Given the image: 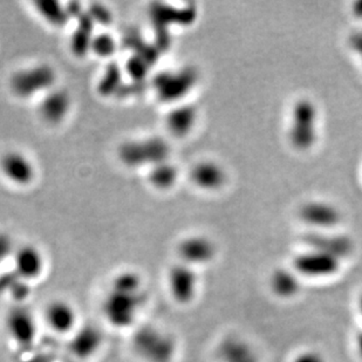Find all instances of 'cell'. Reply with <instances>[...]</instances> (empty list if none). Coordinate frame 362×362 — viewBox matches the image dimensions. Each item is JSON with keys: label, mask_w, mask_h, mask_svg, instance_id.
<instances>
[{"label": "cell", "mask_w": 362, "mask_h": 362, "mask_svg": "<svg viewBox=\"0 0 362 362\" xmlns=\"http://www.w3.org/2000/svg\"><path fill=\"white\" fill-rule=\"evenodd\" d=\"M90 49H93L97 56H108L115 52L116 44L113 37L108 34H100L93 38Z\"/></svg>", "instance_id": "ffe728a7"}, {"label": "cell", "mask_w": 362, "mask_h": 362, "mask_svg": "<svg viewBox=\"0 0 362 362\" xmlns=\"http://www.w3.org/2000/svg\"><path fill=\"white\" fill-rule=\"evenodd\" d=\"M192 179L202 187H213L220 181V170L210 163H203L194 169Z\"/></svg>", "instance_id": "ac0fdd59"}, {"label": "cell", "mask_w": 362, "mask_h": 362, "mask_svg": "<svg viewBox=\"0 0 362 362\" xmlns=\"http://www.w3.org/2000/svg\"><path fill=\"white\" fill-rule=\"evenodd\" d=\"M358 348L359 352H360V354H361L362 356V333L358 336Z\"/></svg>", "instance_id": "603a6c76"}, {"label": "cell", "mask_w": 362, "mask_h": 362, "mask_svg": "<svg viewBox=\"0 0 362 362\" xmlns=\"http://www.w3.org/2000/svg\"><path fill=\"white\" fill-rule=\"evenodd\" d=\"M273 292L281 298H291L299 291L298 280L291 273L278 272L272 278Z\"/></svg>", "instance_id": "e0dca14e"}, {"label": "cell", "mask_w": 362, "mask_h": 362, "mask_svg": "<svg viewBox=\"0 0 362 362\" xmlns=\"http://www.w3.org/2000/svg\"><path fill=\"white\" fill-rule=\"evenodd\" d=\"M293 362H325V360L318 353L306 352V353H302V354L298 355Z\"/></svg>", "instance_id": "7402d4cb"}, {"label": "cell", "mask_w": 362, "mask_h": 362, "mask_svg": "<svg viewBox=\"0 0 362 362\" xmlns=\"http://www.w3.org/2000/svg\"><path fill=\"white\" fill-rule=\"evenodd\" d=\"M194 109L189 106H182V107H176L169 113L165 119V124L169 131L177 136L187 134L190 131L195 121Z\"/></svg>", "instance_id": "5bb4252c"}, {"label": "cell", "mask_w": 362, "mask_h": 362, "mask_svg": "<svg viewBox=\"0 0 362 362\" xmlns=\"http://www.w3.org/2000/svg\"><path fill=\"white\" fill-rule=\"evenodd\" d=\"M45 269V258L42 251L33 245L19 247L15 254V273L19 278L31 281L42 276Z\"/></svg>", "instance_id": "ba28073f"}, {"label": "cell", "mask_w": 362, "mask_h": 362, "mask_svg": "<svg viewBox=\"0 0 362 362\" xmlns=\"http://www.w3.org/2000/svg\"><path fill=\"white\" fill-rule=\"evenodd\" d=\"M13 252V243L10 236L0 233V264Z\"/></svg>", "instance_id": "44dd1931"}, {"label": "cell", "mask_w": 362, "mask_h": 362, "mask_svg": "<svg viewBox=\"0 0 362 362\" xmlns=\"http://www.w3.org/2000/svg\"><path fill=\"white\" fill-rule=\"evenodd\" d=\"M336 263L324 254L306 256L300 258L298 261V269L305 274L310 276H326L336 270Z\"/></svg>", "instance_id": "9a60e30c"}, {"label": "cell", "mask_w": 362, "mask_h": 362, "mask_svg": "<svg viewBox=\"0 0 362 362\" xmlns=\"http://www.w3.org/2000/svg\"><path fill=\"white\" fill-rule=\"evenodd\" d=\"M177 179V169L168 163V161L154 165L150 169L149 181L157 189H168Z\"/></svg>", "instance_id": "2e32d148"}, {"label": "cell", "mask_w": 362, "mask_h": 362, "mask_svg": "<svg viewBox=\"0 0 362 362\" xmlns=\"http://www.w3.org/2000/svg\"><path fill=\"white\" fill-rule=\"evenodd\" d=\"M360 311H361V313H362V297H361V299H360Z\"/></svg>", "instance_id": "cb8c5ba5"}, {"label": "cell", "mask_w": 362, "mask_h": 362, "mask_svg": "<svg viewBox=\"0 0 362 362\" xmlns=\"http://www.w3.org/2000/svg\"><path fill=\"white\" fill-rule=\"evenodd\" d=\"M197 276L190 266L176 265L169 272L168 286L170 295L179 304H189L196 297Z\"/></svg>", "instance_id": "8992f818"}, {"label": "cell", "mask_w": 362, "mask_h": 362, "mask_svg": "<svg viewBox=\"0 0 362 362\" xmlns=\"http://www.w3.org/2000/svg\"><path fill=\"white\" fill-rule=\"evenodd\" d=\"M56 81V69L49 65H35L13 74L11 90L20 99H31L38 94L49 93Z\"/></svg>", "instance_id": "7a4b0ae2"}, {"label": "cell", "mask_w": 362, "mask_h": 362, "mask_svg": "<svg viewBox=\"0 0 362 362\" xmlns=\"http://www.w3.org/2000/svg\"><path fill=\"white\" fill-rule=\"evenodd\" d=\"M71 95L64 90H49L40 105V114L49 124H59L64 121L71 110Z\"/></svg>", "instance_id": "30bf717a"}, {"label": "cell", "mask_w": 362, "mask_h": 362, "mask_svg": "<svg viewBox=\"0 0 362 362\" xmlns=\"http://www.w3.org/2000/svg\"><path fill=\"white\" fill-rule=\"evenodd\" d=\"M0 170L11 183L25 187L35 179L32 161L19 151H8L0 158Z\"/></svg>", "instance_id": "5b68a950"}, {"label": "cell", "mask_w": 362, "mask_h": 362, "mask_svg": "<svg viewBox=\"0 0 362 362\" xmlns=\"http://www.w3.org/2000/svg\"><path fill=\"white\" fill-rule=\"evenodd\" d=\"M102 344L100 331L93 326H86L75 333L72 339L71 349L76 358H90L95 354Z\"/></svg>", "instance_id": "7c38bea8"}, {"label": "cell", "mask_w": 362, "mask_h": 362, "mask_svg": "<svg viewBox=\"0 0 362 362\" xmlns=\"http://www.w3.org/2000/svg\"><path fill=\"white\" fill-rule=\"evenodd\" d=\"M179 254L186 265L203 264L213 258V247L206 239L192 237L179 244Z\"/></svg>", "instance_id": "8fae6325"}, {"label": "cell", "mask_w": 362, "mask_h": 362, "mask_svg": "<svg viewBox=\"0 0 362 362\" xmlns=\"http://www.w3.org/2000/svg\"><path fill=\"white\" fill-rule=\"evenodd\" d=\"M220 356L223 362H258L257 355L250 345L238 338L223 341L220 348Z\"/></svg>", "instance_id": "4fadbf2b"}, {"label": "cell", "mask_w": 362, "mask_h": 362, "mask_svg": "<svg viewBox=\"0 0 362 362\" xmlns=\"http://www.w3.org/2000/svg\"><path fill=\"white\" fill-rule=\"evenodd\" d=\"M135 348L148 362H170L175 354L174 340L160 329H142L136 334Z\"/></svg>", "instance_id": "277c9868"}, {"label": "cell", "mask_w": 362, "mask_h": 362, "mask_svg": "<svg viewBox=\"0 0 362 362\" xmlns=\"http://www.w3.org/2000/svg\"><path fill=\"white\" fill-rule=\"evenodd\" d=\"M6 329L17 344L30 345L37 336V322L25 307H15L6 317Z\"/></svg>", "instance_id": "52a82bcc"}, {"label": "cell", "mask_w": 362, "mask_h": 362, "mask_svg": "<svg viewBox=\"0 0 362 362\" xmlns=\"http://www.w3.org/2000/svg\"><path fill=\"white\" fill-rule=\"evenodd\" d=\"M38 6H39V11L42 12V15L51 23L63 25L67 22V11L60 8L59 3H52V1L39 3Z\"/></svg>", "instance_id": "d6986e66"}, {"label": "cell", "mask_w": 362, "mask_h": 362, "mask_svg": "<svg viewBox=\"0 0 362 362\" xmlns=\"http://www.w3.org/2000/svg\"><path fill=\"white\" fill-rule=\"evenodd\" d=\"M146 302L142 281L136 273L124 272L116 277L104 300V314L110 325L120 329L134 324Z\"/></svg>", "instance_id": "6da1fadb"}, {"label": "cell", "mask_w": 362, "mask_h": 362, "mask_svg": "<svg viewBox=\"0 0 362 362\" xmlns=\"http://www.w3.org/2000/svg\"><path fill=\"white\" fill-rule=\"evenodd\" d=\"M78 313L72 304L65 300H54L49 304L45 311V321L53 332L59 334L74 331Z\"/></svg>", "instance_id": "9c48e42d"}, {"label": "cell", "mask_w": 362, "mask_h": 362, "mask_svg": "<svg viewBox=\"0 0 362 362\" xmlns=\"http://www.w3.org/2000/svg\"><path fill=\"white\" fill-rule=\"evenodd\" d=\"M120 158L129 167L154 165L168 161L170 153L168 142L161 138H151L142 141H131L120 148Z\"/></svg>", "instance_id": "3957f363"}]
</instances>
